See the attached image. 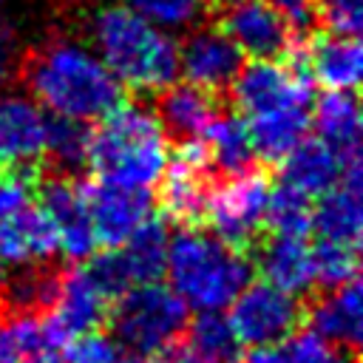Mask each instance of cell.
Here are the masks:
<instances>
[{
  "label": "cell",
  "instance_id": "6da1fadb",
  "mask_svg": "<svg viewBox=\"0 0 363 363\" xmlns=\"http://www.w3.org/2000/svg\"><path fill=\"white\" fill-rule=\"evenodd\" d=\"M20 77L40 105L65 119H102L125 102V85L108 71L94 48L51 37L20 57Z\"/></svg>",
  "mask_w": 363,
  "mask_h": 363
},
{
  "label": "cell",
  "instance_id": "7a4b0ae2",
  "mask_svg": "<svg viewBox=\"0 0 363 363\" xmlns=\"http://www.w3.org/2000/svg\"><path fill=\"white\" fill-rule=\"evenodd\" d=\"M88 40L108 71L133 91H164L179 77L173 37L125 3H105L88 17Z\"/></svg>",
  "mask_w": 363,
  "mask_h": 363
},
{
  "label": "cell",
  "instance_id": "3957f363",
  "mask_svg": "<svg viewBox=\"0 0 363 363\" xmlns=\"http://www.w3.org/2000/svg\"><path fill=\"white\" fill-rule=\"evenodd\" d=\"M88 167L94 179L147 190L156 184L167 167L164 128L159 116L136 102H119L102 116L96 133H91Z\"/></svg>",
  "mask_w": 363,
  "mask_h": 363
},
{
  "label": "cell",
  "instance_id": "277c9868",
  "mask_svg": "<svg viewBox=\"0 0 363 363\" xmlns=\"http://www.w3.org/2000/svg\"><path fill=\"white\" fill-rule=\"evenodd\" d=\"M164 272L170 289L199 312H218L235 301V295L252 278V261L247 252L233 250L213 233L182 227L170 235Z\"/></svg>",
  "mask_w": 363,
  "mask_h": 363
},
{
  "label": "cell",
  "instance_id": "5b68a950",
  "mask_svg": "<svg viewBox=\"0 0 363 363\" xmlns=\"http://www.w3.org/2000/svg\"><path fill=\"white\" fill-rule=\"evenodd\" d=\"M43 170H0V264H45L57 255V233L37 204Z\"/></svg>",
  "mask_w": 363,
  "mask_h": 363
},
{
  "label": "cell",
  "instance_id": "8992f818",
  "mask_svg": "<svg viewBox=\"0 0 363 363\" xmlns=\"http://www.w3.org/2000/svg\"><path fill=\"white\" fill-rule=\"evenodd\" d=\"M111 323L116 340L130 352L159 354L184 332L187 303L159 281L136 284L116 298Z\"/></svg>",
  "mask_w": 363,
  "mask_h": 363
},
{
  "label": "cell",
  "instance_id": "52a82bcc",
  "mask_svg": "<svg viewBox=\"0 0 363 363\" xmlns=\"http://www.w3.org/2000/svg\"><path fill=\"white\" fill-rule=\"evenodd\" d=\"M269 190L272 184L264 173H230L221 184L207 190L201 221L213 230L216 238H221L233 250L247 252L261 241V233L267 227Z\"/></svg>",
  "mask_w": 363,
  "mask_h": 363
},
{
  "label": "cell",
  "instance_id": "ba28073f",
  "mask_svg": "<svg viewBox=\"0 0 363 363\" xmlns=\"http://www.w3.org/2000/svg\"><path fill=\"white\" fill-rule=\"evenodd\" d=\"M289 60H252L250 65H241L233 85V99L238 111L252 119L261 113L284 111V108H309L312 88H309V71L303 65L301 48L286 51Z\"/></svg>",
  "mask_w": 363,
  "mask_h": 363
},
{
  "label": "cell",
  "instance_id": "9c48e42d",
  "mask_svg": "<svg viewBox=\"0 0 363 363\" xmlns=\"http://www.w3.org/2000/svg\"><path fill=\"white\" fill-rule=\"evenodd\" d=\"M230 326L247 346H269L284 340L303 320V309L295 295L272 284H247L230 303Z\"/></svg>",
  "mask_w": 363,
  "mask_h": 363
},
{
  "label": "cell",
  "instance_id": "30bf717a",
  "mask_svg": "<svg viewBox=\"0 0 363 363\" xmlns=\"http://www.w3.org/2000/svg\"><path fill=\"white\" fill-rule=\"evenodd\" d=\"M108 320V298L91 281L85 267H74L60 272V286L48 312H43L45 335L51 346L60 352L71 337L82 332H94Z\"/></svg>",
  "mask_w": 363,
  "mask_h": 363
},
{
  "label": "cell",
  "instance_id": "8fae6325",
  "mask_svg": "<svg viewBox=\"0 0 363 363\" xmlns=\"http://www.w3.org/2000/svg\"><path fill=\"white\" fill-rule=\"evenodd\" d=\"M37 204L51 221L57 233V250H62L65 258L79 261L88 258L96 247V235L88 218V207L79 190V182L71 176L54 173V176H40L37 182Z\"/></svg>",
  "mask_w": 363,
  "mask_h": 363
},
{
  "label": "cell",
  "instance_id": "7c38bea8",
  "mask_svg": "<svg viewBox=\"0 0 363 363\" xmlns=\"http://www.w3.org/2000/svg\"><path fill=\"white\" fill-rule=\"evenodd\" d=\"M88 218L96 235V244L119 247L147 216H150V196L147 190L119 187L99 179L79 182Z\"/></svg>",
  "mask_w": 363,
  "mask_h": 363
},
{
  "label": "cell",
  "instance_id": "4fadbf2b",
  "mask_svg": "<svg viewBox=\"0 0 363 363\" xmlns=\"http://www.w3.org/2000/svg\"><path fill=\"white\" fill-rule=\"evenodd\" d=\"M207 173H210V156H207L204 139L182 142V147L176 150L173 159H167V167L162 173L164 179L162 207L170 218L182 221L184 227L201 221L204 199L210 190Z\"/></svg>",
  "mask_w": 363,
  "mask_h": 363
},
{
  "label": "cell",
  "instance_id": "5bb4252c",
  "mask_svg": "<svg viewBox=\"0 0 363 363\" xmlns=\"http://www.w3.org/2000/svg\"><path fill=\"white\" fill-rule=\"evenodd\" d=\"M241 57L238 45L218 26H201L193 28L179 45V71L187 82L218 94L235 79L244 65Z\"/></svg>",
  "mask_w": 363,
  "mask_h": 363
},
{
  "label": "cell",
  "instance_id": "9a60e30c",
  "mask_svg": "<svg viewBox=\"0 0 363 363\" xmlns=\"http://www.w3.org/2000/svg\"><path fill=\"white\" fill-rule=\"evenodd\" d=\"M48 116L23 94H0V170L37 167L45 150Z\"/></svg>",
  "mask_w": 363,
  "mask_h": 363
},
{
  "label": "cell",
  "instance_id": "2e32d148",
  "mask_svg": "<svg viewBox=\"0 0 363 363\" xmlns=\"http://www.w3.org/2000/svg\"><path fill=\"white\" fill-rule=\"evenodd\" d=\"M218 28L238 45L241 54H250L252 60L278 57L292 48L289 28L284 26V20L272 11L267 0L230 3L221 11Z\"/></svg>",
  "mask_w": 363,
  "mask_h": 363
},
{
  "label": "cell",
  "instance_id": "e0dca14e",
  "mask_svg": "<svg viewBox=\"0 0 363 363\" xmlns=\"http://www.w3.org/2000/svg\"><path fill=\"white\" fill-rule=\"evenodd\" d=\"M363 210H360V162L343 167V176L318 196L312 207V230H318L320 241L335 244H360Z\"/></svg>",
  "mask_w": 363,
  "mask_h": 363
},
{
  "label": "cell",
  "instance_id": "ac0fdd59",
  "mask_svg": "<svg viewBox=\"0 0 363 363\" xmlns=\"http://www.w3.org/2000/svg\"><path fill=\"white\" fill-rule=\"evenodd\" d=\"M255 250V267L267 284L289 292L306 295L315 286V267H312V247L303 235H278L264 238Z\"/></svg>",
  "mask_w": 363,
  "mask_h": 363
},
{
  "label": "cell",
  "instance_id": "d6986e66",
  "mask_svg": "<svg viewBox=\"0 0 363 363\" xmlns=\"http://www.w3.org/2000/svg\"><path fill=\"white\" fill-rule=\"evenodd\" d=\"M309 77H315L329 91H354L363 71V51L357 34H320L301 48Z\"/></svg>",
  "mask_w": 363,
  "mask_h": 363
},
{
  "label": "cell",
  "instance_id": "ffe728a7",
  "mask_svg": "<svg viewBox=\"0 0 363 363\" xmlns=\"http://www.w3.org/2000/svg\"><path fill=\"white\" fill-rule=\"evenodd\" d=\"M303 318L309 320V329L326 337L335 346H343L349 352H357L360 335H363V306H360V284L357 278L329 289L323 298H318Z\"/></svg>",
  "mask_w": 363,
  "mask_h": 363
},
{
  "label": "cell",
  "instance_id": "44dd1931",
  "mask_svg": "<svg viewBox=\"0 0 363 363\" xmlns=\"http://www.w3.org/2000/svg\"><path fill=\"white\" fill-rule=\"evenodd\" d=\"M218 108H221L218 94L199 88L193 82H184V85L170 82L159 99L156 116L167 133H173L179 142H190L207 133V128L218 116Z\"/></svg>",
  "mask_w": 363,
  "mask_h": 363
},
{
  "label": "cell",
  "instance_id": "7402d4cb",
  "mask_svg": "<svg viewBox=\"0 0 363 363\" xmlns=\"http://www.w3.org/2000/svg\"><path fill=\"white\" fill-rule=\"evenodd\" d=\"M318 139L349 167L360 162V111L352 91H329L315 102Z\"/></svg>",
  "mask_w": 363,
  "mask_h": 363
},
{
  "label": "cell",
  "instance_id": "603a6c76",
  "mask_svg": "<svg viewBox=\"0 0 363 363\" xmlns=\"http://www.w3.org/2000/svg\"><path fill=\"white\" fill-rule=\"evenodd\" d=\"M343 167L346 164L320 139H303L281 159V184L318 199L343 176Z\"/></svg>",
  "mask_w": 363,
  "mask_h": 363
},
{
  "label": "cell",
  "instance_id": "cb8c5ba5",
  "mask_svg": "<svg viewBox=\"0 0 363 363\" xmlns=\"http://www.w3.org/2000/svg\"><path fill=\"white\" fill-rule=\"evenodd\" d=\"M306 128H309L306 108H284L252 116L247 122L252 153L264 162H281L295 145L306 139Z\"/></svg>",
  "mask_w": 363,
  "mask_h": 363
},
{
  "label": "cell",
  "instance_id": "d4e9b609",
  "mask_svg": "<svg viewBox=\"0 0 363 363\" xmlns=\"http://www.w3.org/2000/svg\"><path fill=\"white\" fill-rule=\"evenodd\" d=\"M354 360L357 352L335 346L312 329L298 335L292 332L269 346H252V352L241 357V363H354Z\"/></svg>",
  "mask_w": 363,
  "mask_h": 363
},
{
  "label": "cell",
  "instance_id": "484cf974",
  "mask_svg": "<svg viewBox=\"0 0 363 363\" xmlns=\"http://www.w3.org/2000/svg\"><path fill=\"white\" fill-rule=\"evenodd\" d=\"M167 244H170L167 224L162 218H150V216L119 244V252L125 258V267H128L133 284L159 281L164 275Z\"/></svg>",
  "mask_w": 363,
  "mask_h": 363
},
{
  "label": "cell",
  "instance_id": "4316f807",
  "mask_svg": "<svg viewBox=\"0 0 363 363\" xmlns=\"http://www.w3.org/2000/svg\"><path fill=\"white\" fill-rule=\"evenodd\" d=\"M201 139H207L204 147H207L210 164H216L221 173L230 176V173L250 170L255 153H252L247 122L241 116H221L218 113Z\"/></svg>",
  "mask_w": 363,
  "mask_h": 363
},
{
  "label": "cell",
  "instance_id": "83f0119b",
  "mask_svg": "<svg viewBox=\"0 0 363 363\" xmlns=\"http://www.w3.org/2000/svg\"><path fill=\"white\" fill-rule=\"evenodd\" d=\"M91 150V128L79 119L65 116H48V133H45V156L54 164L57 173L71 176L79 167L88 164Z\"/></svg>",
  "mask_w": 363,
  "mask_h": 363
},
{
  "label": "cell",
  "instance_id": "f1b7e54d",
  "mask_svg": "<svg viewBox=\"0 0 363 363\" xmlns=\"http://www.w3.org/2000/svg\"><path fill=\"white\" fill-rule=\"evenodd\" d=\"M187 329V343L204 354L210 363H241L244 352H241V340L235 335V329L230 326V320L218 312H201Z\"/></svg>",
  "mask_w": 363,
  "mask_h": 363
},
{
  "label": "cell",
  "instance_id": "f546056e",
  "mask_svg": "<svg viewBox=\"0 0 363 363\" xmlns=\"http://www.w3.org/2000/svg\"><path fill=\"white\" fill-rule=\"evenodd\" d=\"M267 227L278 235H306L312 230V199L286 184H278L269 190Z\"/></svg>",
  "mask_w": 363,
  "mask_h": 363
},
{
  "label": "cell",
  "instance_id": "4dcf8cb0",
  "mask_svg": "<svg viewBox=\"0 0 363 363\" xmlns=\"http://www.w3.org/2000/svg\"><path fill=\"white\" fill-rule=\"evenodd\" d=\"M312 267L315 284H320L323 289L343 286L357 278V247L318 241V247H312Z\"/></svg>",
  "mask_w": 363,
  "mask_h": 363
},
{
  "label": "cell",
  "instance_id": "1f68e13d",
  "mask_svg": "<svg viewBox=\"0 0 363 363\" xmlns=\"http://www.w3.org/2000/svg\"><path fill=\"white\" fill-rule=\"evenodd\" d=\"M125 6L162 31L190 28L201 14V0H125Z\"/></svg>",
  "mask_w": 363,
  "mask_h": 363
},
{
  "label": "cell",
  "instance_id": "d6a6232c",
  "mask_svg": "<svg viewBox=\"0 0 363 363\" xmlns=\"http://www.w3.org/2000/svg\"><path fill=\"white\" fill-rule=\"evenodd\" d=\"M85 272L91 275V281L102 289V295L108 301H116L128 286H133L130 281V272L125 267V258L119 252V247H108L105 252L94 255L91 264L85 267Z\"/></svg>",
  "mask_w": 363,
  "mask_h": 363
},
{
  "label": "cell",
  "instance_id": "836d02e7",
  "mask_svg": "<svg viewBox=\"0 0 363 363\" xmlns=\"http://www.w3.org/2000/svg\"><path fill=\"white\" fill-rule=\"evenodd\" d=\"M60 352L65 357L62 363H116L122 357L119 340H113L96 329L71 337Z\"/></svg>",
  "mask_w": 363,
  "mask_h": 363
},
{
  "label": "cell",
  "instance_id": "e575fe53",
  "mask_svg": "<svg viewBox=\"0 0 363 363\" xmlns=\"http://www.w3.org/2000/svg\"><path fill=\"white\" fill-rule=\"evenodd\" d=\"M267 3L284 20L289 34H309L320 20V3L318 0H267Z\"/></svg>",
  "mask_w": 363,
  "mask_h": 363
},
{
  "label": "cell",
  "instance_id": "d590c367",
  "mask_svg": "<svg viewBox=\"0 0 363 363\" xmlns=\"http://www.w3.org/2000/svg\"><path fill=\"white\" fill-rule=\"evenodd\" d=\"M320 3V20L329 23L337 34H357L360 31V0H318Z\"/></svg>",
  "mask_w": 363,
  "mask_h": 363
},
{
  "label": "cell",
  "instance_id": "8d00e7d4",
  "mask_svg": "<svg viewBox=\"0 0 363 363\" xmlns=\"http://www.w3.org/2000/svg\"><path fill=\"white\" fill-rule=\"evenodd\" d=\"M14 65H17V31L11 23L0 20V88L11 77Z\"/></svg>",
  "mask_w": 363,
  "mask_h": 363
},
{
  "label": "cell",
  "instance_id": "74e56055",
  "mask_svg": "<svg viewBox=\"0 0 363 363\" xmlns=\"http://www.w3.org/2000/svg\"><path fill=\"white\" fill-rule=\"evenodd\" d=\"M116 363H153V360H150L147 354H136V352H133V354H128V357H119Z\"/></svg>",
  "mask_w": 363,
  "mask_h": 363
},
{
  "label": "cell",
  "instance_id": "f35d334b",
  "mask_svg": "<svg viewBox=\"0 0 363 363\" xmlns=\"http://www.w3.org/2000/svg\"><path fill=\"white\" fill-rule=\"evenodd\" d=\"M6 278H9V272H6V264H0V301H3V289H6Z\"/></svg>",
  "mask_w": 363,
  "mask_h": 363
},
{
  "label": "cell",
  "instance_id": "ab89813d",
  "mask_svg": "<svg viewBox=\"0 0 363 363\" xmlns=\"http://www.w3.org/2000/svg\"><path fill=\"white\" fill-rule=\"evenodd\" d=\"M23 363H60L54 357H31V360H23Z\"/></svg>",
  "mask_w": 363,
  "mask_h": 363
},
{
  "label": "cell",
  "instance_id": "60d3db41",
  "mask_svg": "<svg viewBox=\"0 0 363 363\" xmlns=\"http://www.w3.org/2000/svg\"><path fill=\"white\" fill-rule=\"evenodd\" d=\"M207 3H213V6H230V3H241V0H207Z\"/></svg>",
  "mask_w": 363,
  "mask_h": 363
},
{
  "label": "cell",
  "instance_id": "b9f144b4",
  "mask_svg": "<svg viewBox=\"0 0 363 363\" xmlns=\"http://www.w3.org/2000/svg\"><path fill=\"white\" fill-rule=\"evenodd\" d=\"M0 363H3V357H0Z\"/></svg>",
  "mask_w": 363,
  "mask_h": 363
},
{
  "label": "cell",
  "instance_id": "7bdbcfd3",
  "mask_svg": "<svg viewBox=\"0 0 363 363\" xmlns=\"http://www.w3.org/2000/svg\"><path fill=\"white\" fill-rule=\"evenodd\" d=\"M0 3H3V0H0Z\"/></svg>",
  "mask_w": 363,
  "mask_h": 363
}]
</instances>
